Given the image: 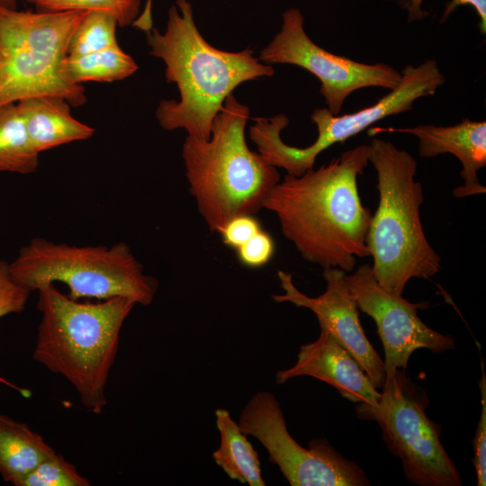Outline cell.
I'll use <instances>...</instances> for the list:
<instances>
[{
  "label": "cell",
  "mask_w": 486,
  "mask_h": 486,
  "mask_svg": "<svg viewBox=\"0 0 486 486\" xmlns=\"http://www.w3.org/2000/svg\"><path fill=\"white\" fill-rule=\"evenodd\" d=\"M248 119V107L232 93L213 120L210 139L187 135L183 145L190 193L212 232L235 216L256 214L280 181L276 167L249 149Z\"/></svg>",
  "instance_id": "obj_4"
},
{
  "label": "cell",
  "mask_w": 486,
  "mask_h": 486,
  "mask_svg": "<svg viewBox=\"0 0 486 486\" xmlns=\"http://www.w3.org/2000/svg\"><path fill=\"white\" fill-rule=\"evenodd\" d=\"M303 22L300 10L285 11L281 31L261 50L258 59L266 65H295L313 74L320 81V93L332 114L338 115L346 99L356 90H391L400 83V71L392 66L358 62L317 45L305 32Z\"/></svg>",
  "instance_id": "obj_11"
},
{
  "label": "cell",
  "mask_w": 486,
  "mask_h": 486,
  "mask_svg": "<svg viewBox=\"0 0 486 486\" xmlns=\"http://www.w3.org/2000/svg\"><path fill=\"white\" fill-rule=\"evenodd\" d=\"M238 261L245 266L257 268L266 266L274 253V242L263 229L236 249Z\"/></svg>",
  "instance_id": "obj_26"
},
{
  "label": "cell",
  "mask_w": 486,
  "mask_h": 486,
  "mask_svg": "<svg viewBox=\"0 0 486 486\" xmlns=\"http://www.w3.org/2000/svg\"><path fill=\"white\" fill-rule=\"evenodd\" d=\"M36 11H103L112 14L120 27L132 25L140 14V0H25Z\"/></svg>",
  "instance_id": "obj_22"
},
{
  "label": "cell",
  "mask_w": 486,
  "mask_h": 486,
  "mask_svg": "<svg viewBox=\"0 0 486 486\" xmlns=\"http://www.w3.org/2000/svg\"><path fill=\"white\" fill-rule=\"evenodd\" d=\"M151 10L152 0H147L142 12L134 21L132 26L138 28L139 30L144 31L145 32H149L153 28Z\"/></svg>",
  "instance_id": "obj_29"
},
{
  "label": "cell",
  "mask_w": 486,
  "mask_h": 486,
  "mask_svg": "<svg viewBox=\"0 0 486 486\" xmlns=\"http://www.w3.org/2000/svg\"><path fill=\"white\" fill-rule=\"evenodd\" d=\"M13 278L31 292L48 284L62 283L74 300L123 297L149 305L157 280L146 274L130 247L73 246L34 238L9 264Z\"/></svg>",
  "instance_id": "obj_7"
},
{
  "label": "cell",
  "mask_w": 486,
  "mask_h": 486,
  "mask_svg": "<svg viewBox=\"0 0 486 486\" xmlns=\"http://www.w3.org/2000/svg\"><path fill=\"white\" fill-rule=\"evenodd\" d=\"M382 131L411 134L418 140V155L433 158L449 153L456 157L463 168L460 173L464 184L454 190L455 197H466L485 193L478 179V171L486 166V122L464 119L452 126L432 124L410 128H371L370 136Z\"/></svg>",
  "instance_id": "obj_15"
},
{
  "label": "cell",
  "mask_w": 486,
  "mask_h": 486,
  "mask_svg": "<svg viewBox=\"0 0 486 486\" xmlns=\"http://www.w3.org/2000/svg\"><path fill=\"white\" fill-rule=\"evenodd\" d=\"M116 18L106 12L89 11L77 25L68 45V56L85 55L118 45Z\"/></svg>",
  "instance_id": "obj_21"
},
{
  "label": "cell",
  "mask_w": 486,
  "mask_h": 486,
  "mask_svg": "<svg viewBox=\"0 0 486 486\" xmlns=\"http://www.w3.org/2000/svg\"><path fill=\"white\" fill-rule=\"evenodd\" d=\"M405 370L386 373L377 406L357 403L362 419L374 420L388 449L400 459L405 477L419 486H461L462 479L428 417L426 394Z\"/></svg>",
  "instance_id": "obj_9"
},
{
  "label": "cell",
  "mask_w": 486,
  "mask_h": 486,
  "mask_svg": "<svg viewBox=\"0 0 486 486\" xmlns=\"http://www.w3.org/2000/svg\"><path fill=\"white\" fill-rule=\"evenodd\" d=\"M368 148L379 193L366 236L371 268L382 287L402 295L410 279L436 274L441 258L422 227L419 210L424 194L421 184L414 179L417 161L406 150L381 139L372 140Z\"/></svg>",
  "instance_id": "obj_5"
},
{
  "label": "cell",
  "mask_w": 486,
  "mask_h": 486,
  "mask_svg": "<svg viewBox=\"0 0 486 486\" xmlns=\"http://www.w3.org/2000/svg\"><path fill=\"white\" fill-rule=\"evenodd\" d=\"M17 1L18 0H0V4L10 9H16Z\"/></svg>",
  "instance_id": "obj_30"
},
{
  "label": "cell",
  "mask_w": 486,
  "mask_h": 486,
  "mask_svg": "<svg viewBox=\"0 0 486 486\" xmlns=\"http://www.w3.org/2000/svg\"><path fill=\"white\" fill-rule=\"evenodd\" d=\"M147 33L149 52L166 65V79L176 85L180 99L163 100L156 116L167 130L184 129L188 136L207 140L226 98L240 84L274 74L246 49L225 51L209 44L198 31L192 4L176 0L168 11L166 29Z\"/></svg>",
  "instance_id": "obj_2"
},
{
  "label": "cell",
  "mask_w": 486,
  "mask_h": 486,
  "mask_svg": "<svg viewBox=\"0 0 486 486\" xmlns=\"http://www.w3.org/2000/svg\"><path fill=\"white\" fill-rule=\"evenodd\" d=\"M220 434L219 447L212 453L215 463L232 480L249 486H265L258 454L245 434L224 409L215 412Z\"/></svg>",
  "instance_id": "obj_18"
},
{
  "label": "cell",
  "mask_w": 486,
  "mask_h": 486,
  "mask_svg": "<svg viewBox=\"0 0 486 486\" xmlns=\"http://www.w3.org/2000/svg\"><path fill=\"white\" fill-rule=\"evenodd\" d=\"M303 375L331 385L342 397L356 403L375 407L381 399V392L357 361L324 328L316 340L300 347L296 363L278 371L275 378L278 383H284Z\"/></svg>",
  "instance_id": "obj_14"
},
{
  "label": "cell",
  "mask_w": 486,
  "mask_h": 486,
  "mask_svg": "<svg viewBox=\"0 0 486 486\" xmlns=\"http://www.w3.org/2000/svg\"><path fill=\"white\" fill-rule=\"evenodd\" d=\"M31 141L40 154L75 141L90 139L94 129L74 118L70 104L51 95L35 96L16 103Z\"/></svg>",
  "instance_id": "obj_16"
},
{
  "label": "cell",
  "mask_w": 486,
  "mask_h": 486,
  "mask_svg": "<svg viewBox=\"0 0 486 486\" xmlns=\"http://www.w3.org/2000/svg\"><path fill=\"white\" fill-rule=\"evenodd\" d=\"M400 74V81L394 88L375 104L359 111L334 115L328 108L315 109L310 119L317 127L318 136L306 148L292 147L283 141L281 131L288 125V120L281 114L257 118L250 127V139L268 164L284 169L287 175L302 176L313 168L317 157L330 146L346 141L388 116L411 110L416 100L434 94L446 82L434 59L417 67L408 65Z\"/></svg>",
  "instance_id": "obj_8"
},
{
  "label": "cell",
  "mask_w": 486,
  "mask_h": 486,
  "mask_svg": "<svg viewBox=\"0 0 486 486\" xmlns=\"http://www.w3.org/2000/svg\"><path fill=\"white\" fill-rule=\"evenodd\" d=\"M55 450L25 423L0 414V475L20 486L24 478Z\"/></svg>",
  "instance_id": "obj_17"
},
{
  "label": "cell",
  "mask_w": 486,
  "mask_h": 486,
  "mask_svg": "<svg viewBox=\"0 0 486 486\" xmlns=\"http://www.w3.org/2000/svg\"><path fill=\"white\" fill-rule=\"evenodd\" d=\"M345 275L346 272L339 268H324L326 291L310 297L298 290L290 273L279 270L277 276L284 293L272 298L276 302H291L310 310L320 328L329 332L353 356L376 389H382L386 376L384 363L364 332L358 307Z\"/></svg>",
  "instance_id": "obj_13"
},
{
  "label": "cell",
  "mask_w": 486,
  "mask_h": 486,
  "mask_svg": "<svg viewBox=\"0 0 486 486\" xmlns=\"http://www.w3.org/2000/svg\"><path fill=\"white\" fill-rule=\"evenodd\" d=\"M261 230V224L254 215L241 214L229 220L218 232L222 242L236 250Z\"/></svg>",
  "instance_id": "obj_27"
},
{
  "label": "cell",
  "mask_w": 486,
  "mask_h": 486,
  "mask_svg": "<svg viewBox=\"0 0 486 486\" xmlns=\"http://www.w3.org/2000/svg\"><path fill=\"white\" fill-rule=\"evenodd\" d=\"M238 426L266 449L292 486H366L364 472L346 459L326 439H314L305 448L290 435L280 403L261 391L242 410Z\"/></svg>",
  "instance_id": "obj_10"
},
{
  "label": "cell",
  "mask_w": 486,
  "mask_h": 486,
  "mask_svg": "<svg viewBox=\"0 0 486 486\" xmlns=\"http://www.w3.org/2000/svg\"><path fill=\"white\" fill-rule=\"evenodd\" d=\"M90 481L56 452L41 461L20 486H89Z\"/></svg>",
  "instance_id": "obj_23"
},
{
  "label": "cell",
  "mask_w": 486,
  "mask_h": 486,
  "mask_svg": "<svg viewBox=\"0 0 486 486\" xmlns=\"http://www.w3.org/2000/svg\"><path fill=\"white\" fill-rule=\"evenodd\" d=\"M31 292L13 278L9 263L0 259V319L22 311Z\"/></svg>",
  "instance_id": "obj_24"
},
{
  "label": "cell",
  "mask_w": 486,
  "mask_h": 486,
  "mask_svg": "<svg viewBox=\"0 0 486 486\" xmlns=\"http://www.w3.org/2000/svg\"><path fill=\"white\" fill-rule=\"evenodd\" d=\"M89 11H18L0 4V106L51 95L86 103L68 68V45Z\"/></svg>",
  "instance_id": "obj_6"
},
{
  "label": "cell",
  "mask_w": 486,
  "mask_h": 486,
  "mask_svg": "<svg viewBox=\"0 0 486 486\" xmlns=\"http://www.w3.org/2000/svg\"><path fill=\"white\" fill-rule=\"evenodd\" d=\"M422 1L423 0H410V21L418 19L425 15L420 10ZM464 4H470L476 10L480 17V31L484 34L486 32V0H452L446 4L444 10L441 22H444L458 6Z\"/></svg>",
  "instance_id": "obj_28"
},
{
  "label": "cell",
  "mask_w": 486,
  "mask_h": 486,
  "mask_svg": "<svg viewBox=\"0 0 486 486\" xmlns=\"http://www.w3.org/2000/svg\"><path fill=\"white\" fill-rule=\"evenodd\" d=\"M482 375L479 381L481 391L482 410L473 439V465L476 472L477 485L486 484V376L484 362L481 364Z\"/></svg>",
  "instance_id": "obj_25"
},
{
  "label": "cell",
  "mask_w": 486,
  "mask_h": 486,
  "mask_svg": "<svg viewBox=\"0 0 486 486\" xmlns=\"http://www.w3.org/2000/svg\"><path fill=\"white\" fill-rule=\"evenodd\" d=\"M347 287L358 309L377 326L383 346L385 372L406 370L412 353L426 348L440 354L454 349V338L428 327L418 310L428 302H410L402 295L389 292L376 281L371 265L364 264L345 275Z\"/></svg>",
  "instance_id": "obj_12"
},
{
  "label": "cell",
  "mask_w": 486,
  "mask_h": 486,
  "mask_svg": "<svg viewBox=\"0 0 486 486\" xmlns=\"http://www.w3.org/2000/svg\"><path fill=\"white\" fill-rule=\"evenodd\" d=\"M40 313L33 359L63 376L90 412L102 413L123 323L136 303L123 297L79 302L55 284L37 290Z\"/></svg>",
  "instance_id": "obj_3"
},
{
  "label": "cell",
  "mask_w": 486,
  "mask_h": 486,
  "mask_svg": "<svg viewBox=\"0 0 486 486\" xmlns=\"http://www.w3.org/2000/svg\"><path fill=\"white\" fill-rule=\"evenodd\" d=\"M33 147L16 104L0 106V172L29 175L39 166Z\"/></svg>",
  "instance_id": "obj_19"
},
{
  "label": "cell",
  "mask_w": 486,
  "mask_h": 486,
  "mask_svg": "<svg viewBox=\"0 0 486 486\" xmlns=\"http://www.w3.org/2000/svg\"><path fill=\"white\" fill-rule=\"evenodd\" d=\"M369 164L360 145L318 169L286 175L264 208L278 218L284 237L307 261L351 272L357 257L370 256L366 236L372 219L361 202L357 177Z\"/></svg>",
  "instance_id": "obj_1"
},
{
  "label": "cell",
  "mask_w": 486,
  "mask_h": 486,
  "mask_svg": "<svg viewBox=\"0 0 486 486\" xmlns=\"http://www.w3.org/2000/svg\"><path fill=\"white\" fill-rule=\"evenodd\" d=\"M68 68L73 80L82 85L88 81H120L133 75L139 67L118 44L85 55L68 56Z\"/></svg>",
  "instance_id": "obj_20"
}]
</instances>
